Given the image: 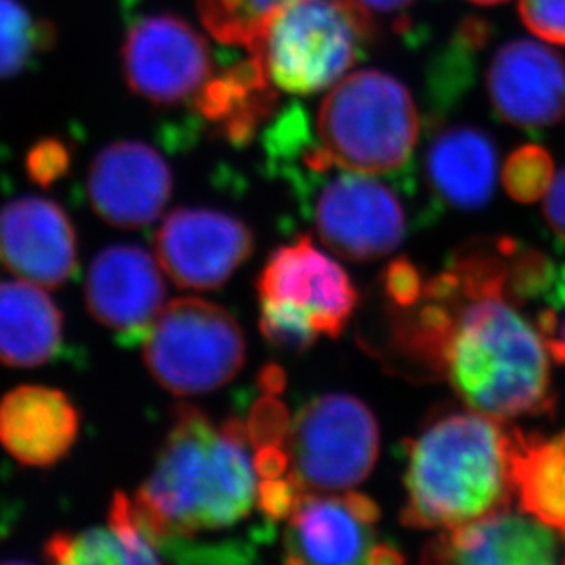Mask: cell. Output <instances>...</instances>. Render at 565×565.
<instances>
[{
	"instance_id": "obj_17",
	"label": "cell",
	"mask_w": 565,
	"mask_h": 565,
	"mask_svg": "<svg viewBox=\"0 0 565 565\" xmlns=\"http://www.w3.org/2000/svg\"><path fill=\"white\" fill-rule=\"evenodd\" d=\"M284 562L286 564H370L374 553V523L364 522L342 497L308 494L286 520Z\"/></svg>"
},
{
	"instance_id": "obj_36",
	"label": "cell",
	"mask_w": 565,
	"mask_h": 565,
	"mask_svg": "<svg viewBox=\"0 0 565 565\" xmlns=\"http://www.w3.org/2000/svg\"><path fill=\"white\" fill-rule=\"evenodd\" d=\"M544 214L551 230L565 241V169L553 180L545 194Z\"/></svg>"
},
{
	"instance_id": "obj_23",
	"label": "cell",
	"mask_w": 565,
	"mask_h": 565,
	"mask_svg": "<svg viewBox=\"0 0 565 565\" xmlns=\"http://www.w3.org/2000/svg\"><path fill=\"white\" fill-rule=\"evenodd\" d=\"M295 0H198L203 26L220 43L252 50L267 21Z\"/></svg>"
},
{
	"instance_id": "obj_38",
	"label": "cell",
	"mask_w": 565,
	"mask_h": 565,
	"mask_svg": "<svg viewBox=\"0 0 565 565\" xmlns=\"http://www.w3.org/2000/svg\"><path fill=\"white\" fill-rule=\"evenodd\" d=\"M258 386L264 394L277 395L286 386V374L278 364H267L258 374Z\"/></svg>"
},
{
	"instance_id": "obj_20",
	"label": "cell",
	"mask_w": 565,
	"mask_h": 565,
	"mask_svg": "<svg viewBox=\"0 0 565 565\" xmlns=\"http://www.w3.org/2000/svg\"><path fill=\"white\" fill-rule=\"evenodd\" d=\"M63 315L43 289L28 280L0 282V363H49L63 347Z\"/></svg>"
},
{
	"instance_id": "obj_41",
	"label": "cell",
	"mask_w": 565,
	"mask_h": 565,
	"mask_svg": "<svg viewBox=\"0 0 565 565\" xmlns=\"http://www.w3.org/2000/svg\"><path fill=\"white\" fill-rule=\"evenodd\" d=\"M403 562H405V558L399 555V551H395L394 547H388V545L383 544L375 545L372 558H370V564L374 565H394L403 564Z\"/></svg>"
},
{
	"instance_id": "obj_10",
	"label": "cell",
	"mask_w": 565,
	"mask_h": 565,
	"mask_svg": "<svg viewBox=\"0 0 565 565\" xmlns=\"http://www.w3.org/2000/svg\"><path fill=\"white\" fill-rule=\"evenodd\" d=\"M253 252V231L242 220L213 209H177L156 233L158 260L183 289L224 286Z\"/></svg>"
},
{
	"instance_id": "obj_4",
	"label": "cell",
	"mask_w": 565,
	"mask_h": 565,
	"mask_svg": "<svg viewBox=\"0 0 565 565\" xmlns=\"http://www.w3.org/2000/svg\"><path fill=\"white\" fill-rule=\"evenodd\" d=\"M419 128L408 88L379 70L344 77L324 97L317 118L320 149L339 169L369 177L405 169Z\"/></svg>"
},
{
	"instance_id": "obj_32",
	"label": "cell",
	"mask_w": 565,
	"mask_h": 565,
	"mask_svg": "<svg viewBox=\"0 0 565 565\" xmlns=\"http://www.w3.org/2000/svg\"><path fill=\"white\" fill-rule=\"evenodd\" d=\"M70 150L55 138L43 139L33 145L26 158L28 177L43 188H50L68 172Z\"/></svg>"
},
{
	"instance_id": "obj_13",
	"label": "cell",
	"mask_w": 565,
	"mask_h": 565,
	"mask_svg": "<svg viewBox=\"0 0 565 565\" xmlns=\"http://www.w3.org/2000/svg\"><path fill=\"white\" fill-rule=\"evenodd\" d=\"M86 191L92 209L107 224L141 230L163 213L171 198V169L149 145L119 141L92 161Z\"/></svg>"
},
{
	"instance_id": "obj_28",
	"label": "cell",
	"mask_w": 565,
	"mask_h": 565,
	"mask_svg": "<svg viewBox=\"0 0 565 565\" xmlns=\"http://www.w3.org/2000/svg\"><path fill=\"white\" fill-rule=\"evenodd\" d=\"M260 331L271 347L300 353L317 341L310 315L300 306L280 300H260Z\"/></svg>"
},
{
	"instance_id": "obj_37",
	"label": "cell",
	"mask_w": 565,
	"mask_h": 565,
	"mask_svg": "<svg viewBox=\"0 0 565 565\" xmlns=\"http://www.w3.org/2000/svg\"><path fill=\"white\" fill-rule=\"evenodd\" d=\"M253 469L262 480L280 478L289 469V454L286 447L256 448Z\"/></svg>"
},
{
	"instance_id": "obj_9",
	"label": "cell",
	"mask_w": 565,
	"mask_h": 565,
	"mask_svg": "<svg viewBox=\"0 0 565 565\" xmlns=\"http://www.w3.org/2000/svg\"><path fill=\"white\" fill-rule=\"evenodd\" d=\"M313 222L326 247L352 262L384 258L405 238V209L397 194L361 172L339 174L320 189Z\"/></svg>"
},
{
	"instance_id": "obj_7",
	"label": "cell",
	"mask_w": 565,
	"mask_h": 565,
	"mask_svg": "<svg viewBox=\"0 0 565 565\" xmlns=\"http://www.w3.org/2000/svg\"><path fill=\"white\" fill-rule=\"evenodd\" d=\"M286 448L288 476L300 491H350L369 478L377 461V422L353 395H320L295 416Z\"/></svg>"
},
{
	"instance_id": "obj_29",
	"label": "cell",
	"mask_w": 565,
	"mask_h": 565,
	"mask_svg": "<svg viewBox=\"0 0 565 565\" xmlns=\"http://www.w3.org/2000/svg\"><path fill=\"white\" fill-rule=\"evenodd\" d=\"M108 529L118 536L127 553L128 564H158L161 556L158 555L154 545L145 533L143 525L139 522L138 512L132 500L124 492H114L110 509H108Z\"/></svg>"
},
{
	"instance_id": "obj_26",
	"label": "cell",
	"mask_w": 565,
	"mask_h": 565,
	"mask_svg": "<svg viewBox=\"0 0 565 565\" xmlns=\"http://www.w3.org/2000/svg\"><path fill=\"white\" fill-rule=\"evenodd\" d=\"M44 556L54 564H128L127 553L110 529L55 533L44 544Z\"/></svg>"
},
{
	"instance_id": "obj_24",
	"label": "cell",
	"mask_w": 565,
	"mask_h": 565,
	"mask_svg": "<svg viewBox=\"0 0 565 565\" xmlns=\"http://www.w3.org/2000/svg\"><path fill=\"white\" fill-rule=\"evenodd\" d=\"M54 39L52 24L38 21L19 0H0V79L26 68Z\"/></svg>"
},
{
	"instance_id": "obj_33",
	"label": "cell",
	"mask_w": 565,
	"mask_h": 565,
	"mask_svg": "<svg viewBox=\"0 0 565 565\" xmlns=\"http://www.w3.org/2000/svg\"><path fill=\"white\" fill-rule=\"evenodd\" d=\"M520 15L539 38L565 44V0H520Z\"/></svg>"
},
{
	"instance_id": "obj_34",
	"label": "cell",
	"mask_w": 565,
	"mask_h": 565,
	"mask_svg": "<svg viewBox=\"0 0 565 565\" xmlns=\"http://www.w3.org/2000/svg\"><path fill=\"white\" fill-rule=\"evenodd\" d=\"M305 492L291 478H267L256 487V505L260 509L266 522H284L291 516L295 507Z\"/></svg>"
},
{
	"instance_id": "obj_15",
	"label": "cell",
	"mask_w": 565,
	"mask_h": 565,
	"mask_svg": "<svg viewBox=\"0 0 565 565\" xmlns=\"http://www.w3.org/2000/svg\"><path fill=\"white\" fill-rule=\"evenodd\" d=\"M0 262L39 288H61L77 273L74 225L44 198L6 203L0 209Z\"/></svg>"
},
{
	"instance_id": "obj_1",
	"label": "cell",
	"mask_w": 565,
	"mask_h": 565,
	"mask_svg": "<svg viewBox=\"0 0 565 565\" xmlns=\"http://www.w3.org/2000/svg\"><path fill=\"white\" fill-rule=\"evenodd\" d=\"M516 249L511 241L469 244L430 278L452 311L438 377L469 408L500 422L555 408L550 350L512 291Z\"/></svg>"
},
{
	"instance_id": "obj_3",
	"label": "cell",
	"mask_w": 565,
	"mask_h": 565,
	"mask_svg": "<svg viewBox=\"0 0 565 565\" xmlns=\"http://www.w3.org/2000/svg\"><path fill=\"white\" fill-rule=\"evenodd\" d=\"M403 523L454 529L509 511L511 428L470 408L438 417L408 443Z\"/></svg>"
},
{
	"instance_id": "obj_40",
	"label": "cell",
	"mask_w": 565,
	"mask_h": 565,
	"mask_svg": "<svg viewBox=\"0 0 565 565\" xmlns=\"http://www.w3.org/2000/svg\"><path fill=\"white\" fill-rule=\"evenodd\" d=\"M366 10L379 11V13H394V11L406 10L416 0H359Z\"/></svg>"
},
{
	"instance_id": "obj_22",
	"label": "cell",
	"mask_w": 565,
	"mask_h": 565,
	"mask_svg": "<svg viewBox=\"0 0 565 565\" xmlns=\"http://www.w3.org/2000/svg\"><path fill=\"white\" fill-rule=\"evenodd\" d=\"M511 465L520 509L565 540V433L544 439L511 428Z\"/></svg>"
},
{
	"instance_id": "obj_19",
	"label": "cell",
	"mask_w": 565,
	"mask_h": 565,
	"mask_svg": "<svg viewBox=\"0 0 565 565\" xmlns=\"http://www.w3.org/2000/svg\"><path fill=\"white\" fill-rule=\"evenodd\" d=\"M425 171L441 202L459 211H476L487 205L494 192L497 147L480 128H445L428 147Z\"/></svg>"
},
{
	"instance_id": "obj_5",
	"label": "cell",
	"mask_w": 565,
	"mask_h": 565,
	"mask_svg": "<svg viewBox=\"0 0 565 565\" xmlns=\"http://www.w3.org/2000/svg\"><path fill=\"white\" fill-rule=\"evenodd\" d=\"M375 22L359 0H295L267 21L249 50L280 90L308 96L366 55Z\"/></svg>"
},
{
	"instance_id": "obj_27",
	"label": "cell",
	"mask_w": 565,
	"mask_h": 565,
	"mask_svg": "<svg viewBox=\"0 0 565 565\" xmlns=\"http://www.w3.org/2000/svg\"><path fill=\"white\" fill-rule=\"evenodd\" d=\"M502 178L512 200L533 203L550 191L555 180V166L547 150L539 145H525L509 156Z\"/></svg>"
},
{
	"instance_id": "obj_21",
	"label": "cell",
	"mask_w": 565,
	"mask_h": 565,
	"mask_svg": "<svg viewBox=\"0 0 565 565\" xmlns=\"http://www.w3.org/2000/svg\"><path fill=\"white\" fill-rule=\"evenodd\" d=\"M277 92L256 55L213 75L194 102L203 118L218 124L231 143L252 139L256 127L277 108Z\"/></svg>"
},
{
	"instance_id": "obj_6",
	"label": "cell",
	"mask_w": 565,
	"mask_h": 565,
	"mask_svg": "<svg viewBox=\"0 0 565 565\" xmlns=\"http://www.w3.org/2000/svg\"><path fill=\"white\" fill-rule=\"evenodd\" d=\"M143 355L150 375L167 392L209 394L241 374L246 339L225 308L189 297L158 313L145 337Z\"/></svg>"
},
{
	"instance_id": "obj_39",
	"label": "cell",
	"mask_w": 565,
	"mask_h": 565,
	"mask_svg": "<svg viewBox=\"0 0 565 565\" xmlns=\"http://www.w3.org/2000/svg\"><path fill=\"white\" fill-rule=\"evenodd\" d=\"M347 502L352 507L353 512L358 514L361 520L369 523H375L379 520V505L372 502L369 497L359 494V492H347L344 494Z\"/></svg>"
},
{
	"instance_id": "obj_12",
	"label": "cell",
	"mask_w": 565,
	"mask_h": 565,
	"mask_svg": "<svg viewBox=\"0 0 565 565\" xmlns=\"http://www.w3.org/2000/svg\"><path fill=\"white\" fill-rule=\"evenodd\" d=\"M166 294L154 258L136 246L107 247L94 258L86 278V308L125 347L145 341Z\"/></svg>"
},
{
	"instance_id": "obj_14",
	"label": "cell",
	"mask_w": 565,
	"mask_h": 565,
	"mask_svg": "<svg viewBox=\"0 0 565 565\" xmlns=\"http://www.w3.org/2000/svg\"><path fill=\"white\" fill-rule=\"evenodd\" d=\"M498 116L525 130L553 127L565 118V61L529 39L503 44L487 74Z\"/></svg>"
},
{
	"instance_id": "obj_42",
	"label": "cell",
	"mask_w": 565,
	"mask_h": 565,
	"mask_svg": "<svg viewBox=\"0 0 565 565\" xmlns=\"http://www.w3.org/2000/svg\"><path fill=\"white\" fill-rule=\"evenodd\" d=\"M470 2H475V4L491 6L500 4V2H505V0H470Z\"/></svg>"
},
{
	"instance_id": "obj_30",
	"label": "cell",
	"mask_w": 565,
	"mask_h": 565,
	"mask_svg": "<svg viewBox=\"0 0 565 565\" xmlns=\"http://www.w3.org/2000/svg\"><path fill=\"white\" fill-rule=\"evenodd\" d=\"M246 428L249 445L255 448L286 447L291 417L282 401L266 394L252 406L247 414Z\"/></svg>"
},
{
	"instance_id": "obj_25",
	"label": "cell",
	"mask_w": 565,
	"mask_h": 565,
	"mask_svg": "<svg viewBox=\"0 0 565 565\" xmlns=\"http://www.w3.org/2000/svg\"><path fill=\"white\" fill-rule=\"evenodd\" d=\"M491 38V28L478 17H469L454 33L452 43L436 64L430 86L436 108L448 107L463 94L475 70L476 54Z\"/></svg>"
},
{
	"instance_id": "obj_8",
	"label": "cell",
	"mask_w": 565,
	"mask_h": 565,
	"mask_svg": "<svg viewBox=\"0 0 565 565\" xmlns=\"http://www.w3.org/2000/svg\"><path fill=\"white\" fill-rule=\"evenodd\" d=\"M124 72L138 96L156 105L196 102L213 77L205 39L177 15L143 17L128 30Z\"/></svg>"
},
{
	"instance_id": "obj_11",
	"label": "cell",
	"mask_w": 565,
	"mask_h": 565,
	"mask_svg": "<svg viewBox=\"0 0 565 565\" xmlns=\"http://www.w3.org/2000/svg\"><path fill=\"white\" fill-rule=\"evenodd\" d=\"M260 300L291 302L308 311L319 335L337 339L358 306L359 295L347 271L302 235L278 247L256 280Z\"/></svg>"
},
{
	"instance_id": "obj_31",
	"label": "cell",
	"mask_w": 565,
	"mask_h": 565,
	"mask_svg": "<svg viewBox=\"0 0 565 565\" xmlns=\"http://www.w3.org/2000/svg\"><path fill=\"white\" fill-rule=\"evenodd\" d=\"M547 308L536 317V328L550 350L551 358L565 363V266L558 269L544 294Z\"/></svg>"
},
{
	"instance_id": "obj_2",
	"label": "cell",
	"mask_w": 565,
	"mask_h": 565,
	"mask_svg": "<svg viewBox=\"0 0 565 565\" xmlns=\"http://www.w3.org/2000/svg\"><path fill=\"white\" fill-rule=\"evenodd\" d=\"M172 419L154 469L132 500L161 561L180 540L249 516L258 487L246 423L230 417L216 428L191 405L177 406Z\"/></svg>"
},
{
	"instance_id": "obj_18",
	"label": "cell",
	"mask_w": 565,
	"mask_h": 565,
	"mask_svg": "<svg viewBox=\"0 0 565 565\" xmlns=\"http://www.w3.org/2000/svg\"><path fill=\"white\" fill-rule=\"evenodd\" d=\"M79 434V412L61 390L26 384L0 399V445L26 467H52Z\"/></svg>"
},
{
	"instance_id": "obj_35",
	"label": "cell",
	"mask_w": 565,
	"mask_h": 565,
	"mask_svg": "<svg viewBox=\"0 0 565 565\" xmlns=\"http://www.w3.org/2000/svg\"><path fill=\"white\" fill-rule=\"evenodd\" d=\"M384 286L390 299L399 308L412 306L423 291V278L412 262L399 258L390 264L384 275Z\"/></svg>"
},
{
	"instance_id": "obj_16",
	"label": "cell",
	"mask_w": 565,
	"mask_h": 565,
	"mask_svg": "<svg viewBox=\"0 0 565 565\" xmlns=\"http://www.w3.org/2000/svg\"><path fill=\"white\" fill-rule=\"evenodd\" d=\"M561 542L539 518L503 511L445 529L423 550L425 564L540 565L558 561Z\"/></svg>"
}]
</instances>
